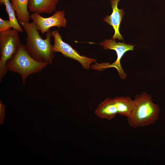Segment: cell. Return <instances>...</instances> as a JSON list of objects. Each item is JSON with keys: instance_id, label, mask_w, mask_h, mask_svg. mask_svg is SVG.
<instances>
[{"instance_id": "12", "label": "cell", "mask_w": 165, "mask_h": 165, "mask_svg": "<svg viewBox=\"0 0 165 165\" xmlns=\"http://www.w3.org/2000/svg\"><path fill=\"white\" fill-rule=\"evenodd\" d=\"M29 0H10L19 22H29L30 14L28 9Z\"/></svg>"}, {"instance_id": "13", "label": "cell", "mask_w": 165, "mask_h": 165, "mask_svg": "<svg viewBox=\"0 0 165 165\" xmlns=\"http://www.w3.org/2000/svg\"><path fill=\"white\" fill-rule=\"evenodd\" d=\"M0 3L5 6L6 10L13 29L17 30L20 32L23 33V29L16 17L15 11L13 7L10 0H0Z\"/></svg>"}, {"instance_id": "8", "label": "cell", "mask_w": 165, "mask_h": 165, "mask_svg": "<svg viewBox=\"0 0 165 165\" xmlns=\"http://www.w3.org/2000/svg\"><path fill=\"white\" fill-rule=\"evenodd\" d=\"M120 0H110L112 12L110 16H107L104 18V20L112 26L115 32L111 38L115 40L118 39L119 40H123V38L120 34L119 29L121 22L125 13L123 9H119L118 5Z\"/></svg>"}, {"instance_id": "9", "label": "cell", "mask_w": 165, "mask_h": 165, "mask_svg": "<svg viewBox=\"0 0 165 165\" xmlns=\"http://www.w3.org/2000/svg\"><path fill=\"white\" fill-rule=\"evenodd\" d=\"M59 0H29L28 9L30 12L39 14H51L56 10Z\"/></svg>"}, {"instance_id": "7", "label": "cell", "mask_w": 165, "mask_h": 165, "mask_svg": "<svg viewBox=\"0 0 165 165\" xmlns=\"http://www.w3.org/2000/svg\"><path fill=\"white\" fill-rule=\"evenodd\" d=\"M105 50H112L116 51L117 55L116 60L111 64L109 63L108 68L113 67L117 70L119 75L123 79L127 77V74L122 68L120 60L127 51L134 50V46L124 42H116L114 39H106L99 43Z\"/></svg>"}, {"instance_id": "4", "label": "cell", "mask_w": 165, "mask_h": 165, "mask_svg": "<svg viewBox=\"0 0 165 165\" xmlns=\"http://www.w3.org/2000/svg\"><path fill=\"white\" fill-rule=\"evenodd\" d=\"M19 32L13 29L0 32V82L8 70L7 61L16 52L21 44Z\"/></svg>"}, {"instance_id": "3", "label": "cell", "mask_w": 165, "mask_h": 165, "mask_svg": "<svg viewBox=\"0 0 165 165\" xmlns=\"http://www.w3.org/2000/svg\"><path fill=\"white\" fill-rule=\"evenodd\" d=\"M48 65L46 63L34 59L28 52L25 45L21 44L7 61L6 67L8 70L20 74L24 85L30 75L41 72Z\"/></svg>"}, {"instance_id": "10", "label": "cell", "mask_w": 165, "mask_h": 165, "mask_svg": "<svg viewBox=\"0 0 165 165\" xmlns=\"http://www.w3.org/2000/svg\"><path fill=\"white\" fill-rule=\"evenodd\" d=\"M94 113L98 117L110 120L118 114L113 99L107 98L98 106Z\"/></svg>"}, {"instance_id": "1", "label": "cell", "mask_w": 165, "mask_h": 165, "mask_svg": "<svg viewBox=\"0 0 165 165\" xmlns=\"http://www.w3.org/2000/svg\"><path fill=\"white\" fill-rule=\"evenodd\" d=\"M27 35L25 46L31 55L35 60L48 64L53 63L54 52L51 44L52 32L50 30L46 33V38L43 39L40 35L35 24L22 22L19 23Z\"/></svg>"}, {"instance_id": "15", "label": "cell", "mask_w": 165, "mask_h": 165, "mask_svg": "<svg viewBox=\"0 0 165 165\" xmlns=\"http://www.w3.org/2000/svg\"><path fill=\"white\" fill-rule=\"evenodd\" d=\"M5 109V106L2 103L0 102V120H2V119L4 117V111Z\"/></svg>"}, {"instance_id": "14", "label": "cell", "mask_w": 165, "mask_h": 165, "mask_svg": "<svg viewBox=\"0 0 165 165\" xmlns=\"http://www.w3.org/2000/svg\"><path fill=\"white\" fill-rule=\"evenodd\" d=\"M12 28L11 24L9 20L3 19L0 17V32L10 30Z\"/></svg>"}, {"instance_id": "2", "label": "cell", "mask_w": 165, "mask_h": 165, "mask_svg": "<svg viewBox=\"0 0 165 165\" xmlns=\"http://www.w3.org/2000/svg\"><path fill=\"white\" fill-rule=\"evenodd\" d=\"M134 101V110L127 118L129 125L137 128L154 124L158 118L160 109L158 105L153 102L151 96L143 92L136 94Z\"/></svg>"}, {"instance_id": "6", "label": "cell", "mask_w": 165, "mask_h": 165, "mask_svg": "<svg viewBox=\"0 0 165 165\" xmlns=\"http://www.w3.org/2000/svg\"><path fill=\"white\" fill-rule=\"evenodd\" d=\"M64 15V10L56 11L52 15L47 17H43L38 13H33L30 15V19L35 24L38 30L44 34L52 27L58 28L66 27L67 22Z\"/></svg>"}, {"instance_id": "5", "label": "cell", "mask_w": 165, "mask_h": 165, "mask_svg": "<svg viewBox=\"0 0 165 165\" xmlns=\"http://www.w3.org/2000/svg\"><path fill=\"white\" fill-rule=\"evenodd\" d=\"M52 35L54 39L52 48L54 53L60 52L64 57L77 61L86 69H89L91 64L97 61L94 59L79 54L70 45L63 40L61 36L57 30L52 31Z\"/></svg>"}, {"instance_id": "11", "label": "cell", "mask_w": 165, "mask_h": 165, "mask_svg": "<svg viewBox=\"0 0 165 165\" xmlns=\"http://www.w3.org/2000/svg\"><path fill=\"white\" fill-rule=\"evenodd\" d=\"M118 114L129 117L131 114L134 107V100L128 96H119L113 98Z\"/></svg>"}]
</instances>
